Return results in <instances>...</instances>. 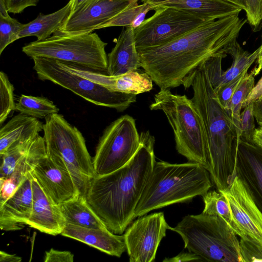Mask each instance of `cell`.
<instances>
[{"mask_svg": "<svg viewBox=\"0 0 262 262\" xmlns=\"http://www.w3.org/2000/svg\"><path fill=\"white\" fill-rule=\"evenodd\" d=\"M247 22L238 15L207 21L163 45L137 49L141 68L160 89H172L210 57L225 58Z\"/></svg>", "mask_w": 262, "mask_h": 262, "instance_id": "obj_1", "label": "cell"}, {"mask_svg": "<svg viewBox=\"0 0 262 262\" xmlns=\"http://www.w3.org/2000/svg\"><path fill=\"white\" fill-rule=\"evenodd\" d=\"M130 161L108 174L96 176L85 195L86 201L106 228L122 234L135 218V212L156 162L155 137L147 130Z\"/></svg>", "mask_w": 262, "mask_h": 262, "instance_id": "obj_2", "label": "cell"}, {"mask_svg": "<svg viewBox=\"0 0 262 262\" xmlns=\"http://www.w3.org/2000/svg\"><path fill=\"white\" fill-rule=\"evenodd\" d=\"M191 86V99L200 116L206 138L208 169L217 190H225L235 177V152L238 139L230 114L221 105L204 62L184 79Z\"/></svg>", "mask_w": 262, "mask_h": 262, "instance_id": "obj_3", "label": "cell"}, {"mask_svg": "<svg viewBox=\"0 0 262 262\" xmlns=\"http://www.w3.org/2000/svg\"><path fill=\"white\" fill-rule=\"evenodd\" d=\"M211 187L209 172L201 164L156 161L136 208L135 218L153 210L203 196Z\"/></svg>", "mask_w": 262, "mask_h": 262, "instance_id": "obj_4", "label": "cell"}, {"mask_svg": "<svg viewBox=\"0 0 262 262\" xmlns=\"http://www.w3.org/2000/svg\"><path fill=\"white\" fill-rule=\"evenodd\" d=\"M172 230L180 235L184 248L203 261L243 262L237 235L219 215H188Z\"/></svg>", "mask_w": 262, "mask_h": 262, "instance_id": "obj_5", "label": "cell"}, {"mask_svg": "<svg viewBox=\"0 0 262 262\" xmlns=\"http://www.w3.org/2000/svg\"><path fill=\"white\" fill-rule=\"evenodd\" d=\"M150 110H160L173 130L178 152L190 162L201 164L207 170L206 143L200 116L191 99L161 89L154 96Z\"/></svg>", "mask_w": 262, "mask_h": 262, "instance_id": "obj_6", "label": "cell"}, {"mask_svg": "<svg viewBox=\"0 0 262 262\" xmlns=\"http://www.w3.org/2000/svg\"><path fill=\"white\" fill-rule=\"evenodd\" d=\"M106 45L95 33L67 35L56 32L48 38L25 45L22 51L32 59H54L107 74Z\"/></svg>", "mask_w": 262, "mask_h": 262, "instance_id": "obj_7", "label": "cell"}, {"mask_svg": "<svg viewBox=\"0 0 262 262\" xmlns=\"http://www.w3.org/2000/svg\"><path fill=\"white\" fill-rule=\"evenodd\" d=\"M43 131L47 152L54 154L63 160L80 195L85 196L96 174L93 159L82 133L58 113L45 118Z\"/></svg>", "mask_w": 262, "mask_h": 262, "instance_id": "obj_8", "label": "cell"}, {"mask_svg": "<svg viewBox=\"0 0 262 262\" xmlns=\"http://www.w3.org/2000/svg\"><path fill=\"white\" fill-rule=\"evenodd\" d=\"M32 59L40 80L51 81L94 104L123 112L136 101V95L110 91L71 71L62 61L41 57Z\"/></svg>", "mask_w": 262, "mask_h": 262, "instance_id": "obj_9", "label": "cell"}, {"mask_svg": "<svg viewBox=\"0 0 262 262\" xmlns=\"http://www.w3.org/2000/svg\"><path fill=\"white\" fill-rule=\"evenodd\" d=\"M140 137L135 119L125 115L112 122L100 137L93 159L96 176L114 172L127 164L138 150Z\"/></svg>", "mask_w": 262, "mask_h": 262, "instance_id": "obj_10", "label": "cell"}, {"mask_svg": "<svg viewBox=\"0 0 262 262\" xmlns=\"http://www.w3.org/2000/svg\"><path fill=\"white\" fill-rule=\"evenodd\" d=\"M151 16L134 29L137 49L163 45L207 21L175 8L159 6Z\"/></svg>", "mask_w": 262, "mask_h": 262, "instance_id": "obj_11", "label": "cell"}, {"mask_svg": "<svg viewBox=\"0 0 262 262\" xmlns=\"http://www.w3.org/2000/svg\"><path fill=\"white\" fill-rule=\"evenodd\" d=\"M219 191L227 201L231 215L230 226L235 234L262 247V211L243 182L235 176L226 189Z\"/></svg>", "mask_w": 262, "mask_h": 262, "instance_id": "obj_12", "label": "cell"}, {"mask_svg": "<svg viewBox=\"0 0 262 262\" xmlns=\"http://www.w3.org/2000/svg\"><path fill=\"white\" fill-rule=\"evenodd\" d=\"M167 229L172 230V228L167 223L162 212L141 216L134 221L124 234L129 261H154Z\"/></svg>", "mask_w": 262, "mask_h": 262, "instance_id": "obj_13", "label": "cell"}, {"mask_svg": "<svg viewBox=\"0 0 262 262\" xmlns=\"http://www.w3.org/2000/svg\"><path fill=\"white\" fill-rule=\"evenodd\" d=\"M45 191L60 205L80 195L72 176L63 160L47 152L31 172Z\"/></svg>", "mask_w": 262, "mask_h": 262, "instance_id": "obj_14", "label": "cell"}, {"mask_svg": "<svg viewBox=\"0 0 262 262\" xmlns=\"http://www.w3.org/2000/svg\"><path fill=\"white\" fill-rule=\"evenodd\" d=\"M136 0H94L70 13L56 32L67 35L92 33Z\"/></svg>", "mask_w": 262, "mask_h": 262, "instance_id": "obj_15", "label": "cell"}, {"mask_svg": "<svg viewBox=\"0 0 262 262\" xmlns=\"http://www.w3.org/2000/svg\"><path fill=\"white\" fill-rule=\"evenodd\" d=\"M235 172L262 211V148L238 138L235 152Z\"/></svg>", "mask_w": 262, "mask_h": 262, "instance_id": "obj_16", "label": "cell"}, {"mask_svg": "<svg viewBox=\"0 0 262 262\" xmlns=\"http://www.w3.org/2000/svg\"><path fill=\"white\" fill-rule=\"evenodd\" d=\"M32 191V210L27 225L48 234H61L66 221L60 205L54 202L33 176Z\"/></svg>", "mask_w": 262, "mask_h": 262, "instance_id": "obj_17", "label": "cell"}, {"mask_svg": "<svg viewBox=\"0 0 262 262\" xmlns=\"http://www.w3.org/2000/svg\"><path fill=\"white\" fill-rule=\"evenodd\" d=\"M65 66L110 91L128 94L138 95L150 91L153 86L152 80L145 71L140 69L130 71L123 74L111 76L89 70L72 64L62 62Z\"/></svg>", "mask_w": 262, "mask_h": 262, "instance_id": "obj_18", "label": "cell"}, {"mask_svg": "<svg viewBox=\"0 0 262 262\" xmlns=\"http://www.w3.org/2000/svg\"><path fill=\"white\" fill-rule=\"evenodd\" d=\"M32 174L30 172L14 193L0 204V228L9 231L27 225L32 210Z\"/></svg>", "mask_w": 262, "mask_h": 262, "instance_id": "obj_19", "label": "cell"}, {"mask_svg": "<svg viewBox=\"0 0 262 262\" xmlns=\"http://www.w3.org/2000/svg\"><path fill=\"white\" fill-rule=\"evenodd\" d=\"M260 47L252 53L245 51L237 40L232 45L228 54L232 58L231 67L226 71L222 69V56L211 57L204 62L205 68L209 81L214 90L219 86L229 82L248 70L253 63L257 59Z\"/></svg>", "mask_w": 262, "mask_h": 262, "instance_id": "obj_20", "label": "cell"}, {"mask_svg": "<svg viewBox=\"0 0 262 262\" xmlns=\"http://www.w3.org/2000/svg\"><path fill=\"white\" fill-rule=\"evenodd\" d=\"M154 6L169 7L184 11L206 21L238 15L243 9L227 0H141Z\"/></svg>", "mask_w": 262, "mask_h": 262, "instance_id": "obj_21", "label": "cell"}, {"mask_svg": "<svg viewBox=\"0 0 262 262\" xmlns=\"http://www.w3.org/2000/svg\"><path fill=\"white\" fill-rule=\"evenodd\" d=\"M61 234L118 257L126 250L124 234H115L106 227L88 228L66 224Z\"/></svg>", "mask_w": 262, "mask_h": 262, "instance_id": "obj_22", "label": "cell"}, {"mask_svg": "<svg viewBox=\"0 0 262 262\" xmlns=\"http://www.w3.org/2000/svg\"><path fill=\"white\" fill-rule=\"evenodd\" d=\"M140 68V57L136 46L134 29L127 27L122 31L107 55V74L117 76Z\"/></svg>", "mask_w": 262, "mask_h": 262, "instance_id": "obj_23", "label": "cell"}, {"mask_svg": "<svg viewBox=\"0 0 262 262\" xmlns=\"http://www.w3.org/2000/svg\"><path fill=\"white\" fill-rule=\"evenodd\" d=\"M43 124L37 118L21 113L12 117L0 130V155L19 143L34 139L43 130Z\"/></svg>", "mask_w": 262, "mask_h": 262, "instance_id": "obj_24", "label": "cell"}, {"mask_svg": "<svg viewBox=\"0 0 262 262\" xmlns=\"http://www.w3.org/2000/svg\"><path fill=\"white\" fill-rule=\"evenodd\" d=\"M71 5L69 3L59 10L48 14L40 13L28 24H24L18 34V38L34 36L38 40L49 38L57 31L69 16Z\"/></svg>", "mask_w": 262, "mask_h": 262, "instance_id": "obj_25", "label": "cell"}, {"mask_svg": "<svg viewBox=\"0 0 262 262\" xmlns=\"http://www.w3.org/2000/svg\"><path fill=\"white\" fill-rule=\"evenodd\" d=\"M59 205L66 224L88 228L106 227L84 196L79 195Z\"/></svg>", "mask_w": 262, "mask_h": 262, "instance_id": "obj_26", "label": "cell"}, {"mask_svg": "<svg viewBox=\"0 0 262 262\" xmlns=\"http://www.w3.org/2000/svg\"><path fill=\"white\" fill-rule=\"evenodd\" d=\"M15 110L23 114L36 118L45 119L58 113L57 106L46 97L21 95L15 104Z\"/></svg>", "mask_w": 262, "mask_h": 262, "instance_id": "obj_27", "label": "cell"}, {"mask_svg": "<svg viewBox=\"0 0 262 262\" xmlns=\"http://www.w3.org/2000/svg\"><path fill=\"white\" fill-rule=\"evenodd\" d=\"M255 76L253 70L246 74L234 92L226 110L234 123L238 138L241 135V114L243 103L255 86Z\"/></svg>", "mask_w": 262, "mask_h": 262, "instance_id": "obj_28", "label": "cell"}, {"mask_svg": "<svg viewBox=\"0 0 262 262\" xmlns=\"http://www.w3.org/2000/svg\"><path fill=\"white\" fill-rule=\"evenodd\" d=\"M36 138L15 145L0 155L1 178H7L12 174L16 165L28 152Z\"/></svg>", "mask_w": 262, "mask_h": 262, "instance_id": "obj_29", "label": "cell"}, {"mask_svg": "<svg viewBox=\"0 0 262 262\" xmlns=\"http://www.w3.org/2000/svg\"><path fill=\"white\" fill-rule=\"evenodd\" d=\"M204 209L203 213L219 215L230 225L231 215L229 206L224 195L219 190H209L203 196Z\"/></svg>", "mask_w": 262, "mask_h": 262, "instance_id": "obj_30", "label": "cell"}, {"mask_svg": "<svg viewBox=\"0 0 262 262\" xmlns=\"http://www.w3.org/2000/svg\"><path fill=\"white\" fill-rule=\"evenodd\" d=\"M14 88L6 73H0V125L7 119L12 111L15 110Z\"/></svg>", "mask_w": 262, "mask_h": 262, "instance_id": "obj_31", "label": "cell"}, {"mask_svg": "<svg viewBox=\"0 0 262 262\" xmlns=\"http://www.w3.org/2000/svg\"><path fill=\"white\" fill-rule=\"evenodd\" d=\"M138 1L133 2L112 19L99 27L98 29L116 26L130 27L140 13L148 5L146 3L138 5Z\"/></svg>", "mask_w": 262, "mask_h": 262, "instance_id": "obj_32", "label": "cell"}, {"mask_svg": "<svg viewBox=\"0 0 262 262\" xmlns=\"http://www.w3.org/2000/svg\"><path fill=\"white\" fill-rule=\"evenodd\" d=\"M24 26L10 16H0V54L8 45L19 39L18 34Z\"/></svg>", "mask_w": 262, "mask_h": 262, "instance_id": "obj_33", "label": "cell"}, {"mask_svg": "<svg viewBox=\"0 0 262 262\" xmlns=\"http://www.w3.org/2000/svg\"><path fill=\"white\" fill-rule=\"evenodd\" d=\"M247 73L248 70L245 71L234 79L222 84L214 90L219 102L226 110L234 92Z\"/></svg>", "mask_w": 262, "mask_h": 262, "instance_id": "obj_34", "label": "cell"}, {"mask_svg": "<svg viewBox=\"0 0 262 262\" xmlns=\"http://www.w3.org/2000/svg\"><path fill=\"white\" fill-rule=\"evenodd\" d=\"M244 108V111L241 114L240 138L251 143L252 136L255 129L253 102L250 103Z\"/></svg>", "mask_w": 262, "mask_h": 262, "instance_id": "obj_35", "label": "cell"}, {"mask_svg": "<svg viewBox=\"0 0 262 262\" xmlns=\"http://www.w3.org/2000/svg\"><path fill=\"white\" fill-rule=\"evenodd\" d=\"M244 11L252 31H259L262 27V0H246Z\"/></svg>", "mask_w": 262, "mask_h": 262, "instance_id": "obj_36", "label": "cell"}, {"mask_svg": "<svg viewBox=\"0 0 262 262\" xmlns=\"http://www.w3.org/2000/svg\"><path fill=\"white\" fill-rule=\"evenodd\" d=\"M239 246L243 262L262 261V247L242 238Z\"/></svg>", "mask_w": 262, "mask_h": 262, "instance_id": "obj_37", "label": "cell"}, {"mask_svg": "<svg viewBox=\"0 0 262 262\" xmlns=\"http://www.w3.org/2000/svg\"><path fill=\"white\" fill-rule=\"evenodd\" d=\"M74 254L69 251H61L51 249L46 251L45 262H73Z\"/></svg>", "mask_w": 262, "mask_h": 262, "instance_id": "obj_38", "label": "cell"}, {"mask_svg": "<svg viewBox=\"0 0 262 262\" xmlns=\"http://www.w3.org/2000/svg\"><path fill=\"white\" fill-rule=\"evenodd\" d=\"M39 0H7L8 11L13 14L20 13L26 8L36 6Z\"/></svg>", "mask_w": 262, "mask_h": 262, "instance_id": "obj_39", "label": "cell"}, {"mask_svg": "<svg viewBox=\"0 0 262 262\" xmlns=\"http://www.w3.org/2000/svg\"><path fill=\"white\" fill-rule=\"evenodd\" d=\"M163 261L166 262L203 261L199 256L189 251L188 252H182L170 258H166Z\"/></svg>", "mask_w": 262, "mask_h": 262, "instance_id": "obj_40", "label": "cell"}, {"mask_svg": "<svg viewBox=\"0 0 262 262\" xmlns=\"http://www.w3.org/2000/svg\"><path fill=\"white\" fill-rule=\"evenodd\" d=\"M253 112L255 118L260 126H262V96L253 102Z\"/></svg>", "mask_w": 262, "mask_h": 262, "instance_id": "obj_41", "label": "cell"}, {"mask_svg": "<svg viewBox=\"0 0 262 262\" xmlns=\"http://www.w3.org/2000/svg\"><path fill=\"white\" fill-rule=\"evenodd\" d=\"M21 260V257L16 254H9L3 251L0 252L1 262H20Z\"/></svg>", "mask_w": 262, "mask_h": 262, "instance_id": "obj_42", "label": "cell"}, {"mask_svg": "<svg viewBox=\"0 0 262 262\" xmlns=\"http://www.w3.org/2000/svg\"><path fill=\"white\" fill-rule=\"evenodd\" d=\"M93 1L94 0H70L69 2L71 5V11L70 13L80 9Z\"/></svg>", "mask_w": 262, "mask_h": 262, "instance_id": "obj_43", "label": "cell"}, {"mask_svg": "<svg viewBox=\"0 0 262 262\" xmlns=\"http://www.w3.org/2000/svg\"><path fill=\"white\" fill-rule=\"evenodd\" d=\"M251 143L262 148V126L255 128L252 136Z\"/></svg>", "mask_w": 262, "mask_h": 262, "instance_id": "obj_44", "label": "cell"}, {"mask_svg": "<svg viewBox=\"0 0 262 262\" xmlns=\"http://www.w3.org/2000/svg\"><path fill=\"white\" fill-rule=\"evenodd\" d=\"M261 38H262V35H261ZM260 47V50L259 52L257 58V66L255 67L254 68H253L252 70H253L254 72L255 76L257 75L262 70V42L261 45L259 47Z\"/></svg>", "mask_w": 262, "mask_h": 262, "instance_id": "obj_45", "label": "cell"}, {"mask_svg": "<svg viewBox=\"0 0 262 262\" xmlns=\"http://www.w3.org/2000/svg\"><path fill=\"white\" fill-rule=\"evenodd\" d=\"M0 16L3 17L10 16L7 6V0H0Z\"/></svg>", "mask_w": 262, "mask_h": 262, "instance_id": "obj_46", "label": "cell"}, {"mask_svg": "<svg viewBox=\"0 0 262 262\" xmlns=\"http://www.w3.org/2000/svg\"><path fill=\"white\" fill-rule=\"evenodd\" d=\"M241 7L243 10H245L246 0H227Z\"/></svg>", "mask_w": 262, "mask_h": 262, "instance_id": "obj_47", "label": "cell"}]
</instances>
